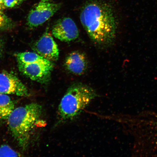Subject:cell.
<instances>
[{"mask_svg": "<svg viewBox=\"0 0 157 157\" xmlns=\"http://www.w3.org/2000/svg\"><path fill=\"white\" fill-rule=\"evenodd\" d=\"M80 18L88 36L95 44L107 46L115 40L117 21L109 4L98 0L89 1L82 9Z\"/></svg>", "mask_w": 157, "mask_h": 157, "instance_id": "1", "label": "cell"}, {"mask_svg": "<svg viewBox=\"0 0 157 157\" xmlns=\"http://www.w3.org/2000/svg\"><path fill=\"white\" fill-rule=\"evenodd\" d=\"M42 112L41 105L31 103L15 109L7 120L12 135L23 150L29 146L33 131L38 125Z\"/></svg>", "mask_w": 157, "mask_h": 157, "instance_id": "2", "label": "cell"}, {"mask_svg": "<svg viewBox=\"0 0 157 157\" xmlns=\"http://www.w3.org/2000/svg\"><path fill=\"white\" fill-rule=\"evenodd\" d=\"M98 96L95 90L85 84L76 83L71 86L59 105L58 123L77 117Z\"/></svg>", "mask_w": 157, "mask_h": 157, "instance_id": "3", "label": "cell"}, {"mask_svg": "<svg viewBox=\"0 0 157 157\" xmlns=\"http://www.w3.org/2000/svg\"><path fill=\"white\" fill-rule=\"evenodd\" d=\"M18 64L21 73L33 81L43 84H48L50 82L54 67L52 61L47 60L33 63Z\"/></svg>", "mask_w": 157, "mask_h": 157, "instance_id": "4", "label": "cell"}, {"mask_svg": "<svg viewBox=\"0 0 157 157\" xmlns=\"http://www.w3.org/2000/svg\"><path fill=\"white\" fill-rule=\"evenodd\" d=\"M61 4L41 1L29 12L27 18V25L30 28L41 25L53 16L61 7Z\"/></svg>", "mask_w": 157, "mask_h": 157, "instance_id": "5", "label": "cell"}, {"mask_svg": "<svg viewBox=\"0 0 157 157\" xmlns=\"http://www.w3.org/2000/svg\"><path fill=\"white\" fill-rule=\"evenodd\" d=\"M0 93L29 97L28 89L20 80L13 73L7 71L0 73Z\"/></svg>", "mask_w": 157, "mask_h": 157, "instance_id": "6", "label": "cell"}, {"mask_svg": "<svg viewBox=\"0 0 157 157\" xmlns=\"http://www.w3.org/2000/svg\"><path fill=\"white\" fill-rule=\"evenodd\" d=\"M52 32L55 38L63 42L75 40L79 36L77 25L69 17L59 20L53 27Z\"/></svg>", "mask_w": 157, "mask_h": 157, "instance_id": "7", "label": "cell"}, {"mask_svg": "<svg viewBox=\"0 0 157 157\" xmlns=\"http://www.w3.org/2000/svg\"><path fill=\"white\" fill-rule=\"evenodd\" d=\"M33 49L37 54L51 61L58 59L59 52L58 45L48 33H44L35 43Z\"/></svg>", "mask_w": 157, "mask_h": 157, "instance_id": "8", "label": "cell"}, {"mask_svg": "<svg viewBox=\"0 0 157 157\" xmlns=\"http://www.w3.org/2000/svg\"><path fill=\"white\" fill-rule=\"evenodd\" d=\"M64 66L70 73L75 75H82L87 70V59L82 53L73 52L67 57L65 60Z\"/></svg>", "mask_w": 157, "mask_h": 157, "instance_id": "9", "label": "cell"}, {"mask_svg": "<svg viewBox=\"0 0 157 157\" xmlns=\"http://www.w3.org/2000/svg\"><path fill=\"white\" fill-rule=\"evenodd\" d=\"M14 109V103L10 97L0 93V120H7Z\"/></svg>", "mask_w": 157, "mask_h": 157, "instance_id": "10", "label": "cell"}, {"mask_svg": "<svg viewBox=\"0 0 157 157\" xmlns=\"http://www.w3.org/2000/svg\"><path fill=\"white\" fill-rule=\"evenodd\" d=\"M18 63H31L44 61L46 59L43 57L36 52H25L18 53L16 55Z\"/></svg>", "mask_w": 157, "mask_h": 157, "instance_id": "11", "label": "cell"}, {"mask_svg": "<svg viewBox=\"0 0 157 157\" xmlns=\"http://www.w3.org/2000/svg\"><path fill=\"white\" fill-rule=\"evenodd\" d=\"M3 11L0 10V31L9 29L13 25L11 19L6 15Z\"/></svg>", "mask_w": 157, "mask_h": 157, "instance_id": "12", "label": "cell"}, {"mask_svg": "<svg viewBox=\"0 0 157 157\" xmlns=\"http://www.w3.org/2000/svg\"><path fill=\"white\" fill-rule=\"evenodd\" d=\"M20 154L7 145L0 147V157H18Z\"/></svg>", "mask_w": 157, "mask_h": 157, "instance_id": "13", "label": "cell"}, {"mask_svg": "<svg viewBox=\"0 0 157 157\" xmlns=\"http://www.w3.org/2000/svg\"><path fill=\"white\" fill-rule=\"evenodd\" d=\"M24 1L25 0H4V4L5 8H11L21 5Z\"/></svg>", "mask_w": 157, "mask_h": 157, "instance_id": "14", "label": "cell"}, {"mask_svg": "<svg viewBox=\"0 0 157 157\" xmlns=\"http://www.w3.org/2000/svg\"><path fill=\"white\" fill-rule=\"evenodd\" d=\"M5 9L4 4V0H0V10L3 11Z\"/></svg>", "mask_w": 157, "mask_h": 157, "instance_id": "15", "label": "cell"}, {"mask_svg": "<svg viewBox=\"0 0 157 157\" xmlns=\"http://www.w3.org/2000/svg\"><path fill=\"white\" fill-rule=\"evenodd\" d=\"M3 51V44L2 41L0 39V56H2Z\"/></svg>", "mask_w": 157, "mask_h": 157, "instance_id": "16", "label": "cell"}, {"mask_svg": "<svg viewBox=\"0 0 157 157\" xmlns=\"http://www.w3.org/2000/svg\"><path fill=\"white\" fill-rule=\"evenodd\" d=\"M50 1V0H41V1L44 2H48Z\"/></svg>", "mask_w": 157, "mask_h": 157, "instance_id": "17", "label": "cell"}]
</instances>
